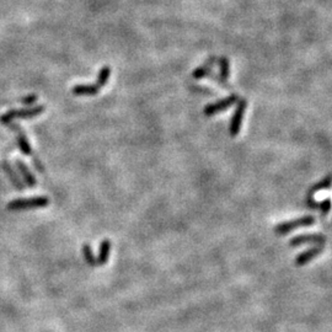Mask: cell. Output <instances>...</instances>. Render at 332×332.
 <instances>
[{
  "mask_svg": "<svg viewBox=\"0 0 332 332\" xmlns=\"http://www.w3.org/2000/svg\"><path fill=\"white\" fill-rule=\"evenodd\" d=\"M318 208L321 209L323 214H328L329 212H330V208H331L330 198H326L325 201H323V202H318Z\"/></svg>",
  "mask_w": 332,
  "mask_h": 332,
  "instance_id": "18",
  "label": "cell"
},
{
  "mask_svg": "<svg viewBox=\"0 0 332 332\" xmlns=\"http://www.w3.org/2000/svg\"><path fill=\"white\" fill-rule=\"evenodd\" d=\"M219 64H221V74H219V79L218 81L221 84V85H225V88H229L228 86V78H229V71H230V64H229V59L223 55L219 60Z\"/></svg>",
  "mask_w": 332,
  "mask_h": 332,
  "instance_id": "13",
  "label": "cell"
},
{
  "mask_svg": "<svg viewBox=\"0 0 332 332\" xmlns=\"http://www.w3.org/2000/svg\"><path fill=\"white\" fill-rule=\"evenodd\" d=\"M31 157L33 159V165H35V167L37 168L40 172H43V171H45V167H43V164L40 162V159H38V158H36L35 155H31Z\"/></svg>",
  "mask_w": 332,
  "mask_h": 332,
  "instance_id": "20",
  "label": "cell"
},
{
  "mask_svg": "<svg viewBox=\"0 0 332 332\" xmlns=\"http://www.w3.org/2000/svg\"><path fill=\"white\" fill-rule=\"evenodd\" d=\"M101 90V88L96 83L94 84H79V85L73 86L71 89V93L74 95L84 96V95H95L99 91Z\"/></svg>",
  "mask_w": 332,
  "mask_h": 332,
  "instance_id": "9",
  "label": "cell"
},
{
  "mask_svg": "<svg viewBox=\"0 0 332 332\" xmlns=\"http://www.w3.org/2000/svg\"><path fill=\"white\" fill-rule=\"evenodd\" d=\"M321 251H323V246H321V245L320 246H316V247H313V249L306 250L305 252H301L297 259H295V264H297V266L306 265L309 261L315 259V257L318 256Z\"/></svg>",
  "mask_w": 332,
  "mask_h": 332,
  "instance_id": "11",
  "label": "cell"
},
{
  "mask_svg": "<svg viewBox=\"0 0 332 332\" xmlns=\"http://www.w3.org/2000/svg\"><path fill=\"white\" fill-rule=\"evenodd\" d=\"M37 99H38L37 95L31 94V95L24 96V98L21 99V104H24L25 106H31V105H33L36 101H37Z\"/></svg>",
  "mask_w": 332,
  "mask_h": 332,
  "instance_id": "19",
  "label": "cell"
},
{
  "mask_svg": "<svg viewBox=\"0 0 332 332\" xmlns=\"http://www.w3.org/2000/svg\"><path fill=\"white\" fill-rule=\"evenodd\" d=\"M315 223V218L313 216H306L303 217V218L295 219V221H285V223H280L276 226V232L279 235H284L287 234L288 231L293 230V229L297 228H303V226H310Z\"/></svg>",
  "mask_w": 332,
  "mask_h": 332,
  "instance_id": "3",
  "label": "cell"
},
{
  "mask_svg": "<svg viewBox=\"0 0 332 332\" xmlns=\"http://www.w3.org/2000/svg\"><path fill=\"white\" fill-rule=\"evenodd\" d=\"M246 106H247L246 100H240L239 104H237L236 106V110H235L234 114H232L230 127H229V132H230V135L232 138L236 137L237 133L240 132L242 118H244L245 111H246Z\"/></svg>",
  "mask_w": 332,
  "mask_h": 332,
  "instance_id": "5",
  "label": "cell"
},
{
  "mask_svg": "<svg viewBox=\"0 0 332 332\" xmlns=\"http://www.w3.org/2000/svg\"><path fill=\"white\" fill-rule=\"evenodd\" d=\"M214 62H216V55H212L208 60H207L204 64H202L201 66H198L195 71L192 73V76L195 79H202L206 78L209 73L212 71V68H213Z\"/></svg>",
  "mask_w": 332,
  "mask_h": 332,
  "instance_id": "12",
  "label": "cell"
},
{
  "mask_svg": "<svg viewBox=\"0 0 332 332\" xmlns=\"http://www.w3.org/2000/svg\"><path fill=\"white\" fill-rule=\"evenodd\" d=\"M15 165H16V168L19 170V172L21 173L22 178H24V181L26 182V185L29 186L30 188L35 187L37 181H36L35 176H33V173L30 171V168L27 167V165L20 159H17L16 162H15Z\"/></svg>",
  "mask_w": 332,
  "mask_h": 332,
  "instance_id": "8",
  "label": "cell"
},
{
  "mask_svg": "<svg viewBox=\"0 0 332 332\" xmlns=\"http://www.w3.org/2000/svg\"><path fill=\"white\" fill-rule=\"evenodd\" d=\"M48 204H50V198L41 196V197L14 199V201L6 204V209H9V211H22V209L43 208V207H47Z\"/></svg>",
  "mask_w": 332,
  "mask_h": 332,
  "instance_id": "2",
  "label": "cell"
},
{
  "mask_svg": "<svg viewBox=\"0 0 332 332\" xmlns=\"http://www.w3.org/2000/svg\"><path fill=\"white\" fill-rule=\"evenodd\" d=\"M306 242H316V244H325L326 236L323 234H306L299 235L290 240V246H299Z\"/></svg>",
  "mask_w": 332,
  "mask_h": 332,
  "instance_id": "7",
  "label": "cell"
},
{
  "mask_svg": "<svg viewBox=\"0 0 332 332\" xmlns=\"http://www.w3.org/2000/svg\"><path fill=\"white\" fill-rule=\"evenodd\" d=\"M330 185H331V176H326L325 178H324L323 181H320L319 183H316V185H314L313 187L309 190V193H308V198H311L313 197V195L315 192H318V191H321V190H328V188H330Z\"/></svg>",
  "mask_w": 332,
  "mask_h": 332,
  "instance_id": "15",
  "label": "cell"
},
{
  "mask_svg": "<svg viewBox=\"0 0 332 332\" xmlns=\"http://www.w3.org/2000/svg\"><path fill=\"white\" fill-rule=\"evenodd\" d=\"M1 167H2V170L5 171V173L7 175V177L10 178V181H11V183L14 185V187L17 188V190H20V191L24 190L25 186L22 185V182L20 181L19 176L16 175V172H15V170L12 168V166L10 165V163L6 162V160H2Z\"/></svg>",
  "mask_w": 332,
  "mask_h": 332,
  "instance_id": "10",
  "label": "cell"
},
{
  "mask_svg": "<svg viewBox=\"0 0 332 332\" xmlns=\"http://www.w3.org/2000/svg\"><path fill=\"white\" fill-rule=\"evenodd\" d=\"M237 100H239V95H237V94H231V95L228 96V98L219 100V101L214 102V104L207 105L203 110V113L206 114V116H213V114L218 113V112L228 110L229 107H231L232 105L235 104V102H237Z\"/></svg>",
  "mask_w": 332,
  "mask_h": 332,
  "instance_id": "4",
  "label": "cell"
},
{
  "mask_svg": "<svg viewBox=\"0 0 332 332\" xmlns=\"http://www.w3.org/2000/svg\"><path fill=\"white\" fill-rule=\"evenodd\" d=\"M110 76H111V68L109 65H104L99 71V78L96 84L100 86V88H104L110 80Z\"/></svg>",
  "mask_w": 332,
  "mask_h": 332,
  "instance_id": "16",
  "label": "cell"
},
{
  "mask_svg": "<svg viewBox=\"0 0 332 332\" xmlns=\"http://www.w3.org/2000/svg\"><path fill=\"white\" fill-rule=\"evenodd\" d=\"M6 126L9 127V128L11 129L12 132H15V134H16L17 145H19V149L21 150L22 154L30 155V157H31V155H32V148H31V145H30V142H29V139H27L25 132L22 131V129L20 128L19 126H17V124L12 123V122L7 123Z\"/></svg>",
  "mask_w": 332,
  "mask_h": 332,
  "instance_id": "6",
  "label": "cell"
},
{
  "mask_svg": "<svg viewBox=\"0 0 332 332\" xmlns=\"http://www.w3.org/2000/svg\"><path fill=\"white\" fill-rule=\"evenodd\" d=\"M83 254H84V259H85L86 264L89 266H91V267H94V266L98 265V262H96V257L95 255H94L93 250H91L90 245L89 244H85L83 246Z\"/></svg>",
  "mask_w": 332,
  "mask_h": 332,
  "instance_id": "17",
  "label": "cell"
},
{
  "mask_svg": "<svg viewBox=\"0 0 332 332\" xmlns=\"http://www.w3.org/2000/svg\"><path fill=\"white\" fill-rule=\"evenodd\" d=\"M46 111L45 105H38V106L31 107V109H20V110H10L0 116V123L7 124L14 119H30L40 116L41 113Z\"/></svg>",
  "mask_w": 332,
  "mask_h": 332,
  "instance_id": "1",
  "label": "cell"
},
{
  "mask_svg": "<svg viewBox=\"0 0 332 332\" xmlns=\"http://www.w3.org/2000/svg\"><path fill=\"white\" fill-rule=\"evenodd\" d=\"M110 251H111V241L106 239L101 242V245H100V254L98 260H96L99 266L107 264L110 257Z\"/></svg>",
  "mask_w": 332,
  "mask_h": 332,
  "instance_id": "14",
  "label": "cell"
}]
</instances>
